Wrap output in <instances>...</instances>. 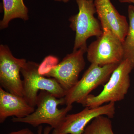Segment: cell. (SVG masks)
<instances>
[{"label": "cell", "mask_w": 134, "mask_h": 134, "mask_svg": "<svg viewBox=\"0 0 134 134\" xmlns=\"http://www.w3.org/2000/svg\"><path fill=\"white\" fill-rule=\"evenodd\" d=\"M63 104H65L64 97L58 98L48 92L41 91L36 100L37 109L26 117H13L12 121L13 122L25 123L34 127L47 124L55 129L61 124L73 107L72 105H68L62 109L58 108V106Z\"/></svg>", "instance_id": "1"}, {"label": "cell", "mask_w": 134, "mask_h": 134, "mask_svg": "<svg viewBox=\"0 0 134 134\" xmlns=\"http://www.w3.org/2000/svg\"><path fill=\"white\" fill-rule=\"evenodd\" d=\"M134 68V62L123 59L113 72L110 79L98 95H88L80 104L85 107L94 108L110 102L124 99L130 86V74Z\"/></svg>", "instance_id": "2"}, {"label": "cell", "mask_w": 134, "mask_h": 134, "mask_svg": "<svg viewBox=\"0 0 134 134\" xmlns=\"http://www.w3.org/2000/svg\"><path fill=\"white\" fill-rule=\"evenodd\" d=\"M39 66L36 62H27L21 70L23 77V97L34 108L40 90L48 92L58 98L64 97L67 93L55 79L40 74Z\"/></svg>", "instance_id": "3"}, {"label": "cell", "mask_w": 134, "mask_h": 134, "mask_svg": "<svg viewBox=\"0 0 134 134\" xmlns=\"http://www.w3.org/2000/svg\"><path fill=\"white\" fill-rule=\"evenodd\" d=\"M78 5L79 12L70 18V28L75 32L73 51L87 46L86 41L92 36L99 37L103 30L94 16L96 9L93 0H75Z\"/></svg>", "instance_id": "4"}, {"label": "cell", "mask_w": 134, "mask_h": 134, "mask_svg": "<svg viewBox=\"0 0 134 134\" xmlns=\"http://www.w3.org/2000/svg\"><path fill=\"white\" fill-rule=\"evenodd\" d=\"M87 48L85 46L73 51L58 64H52L39 72L44 76L55 79L67 92L79 81V75L85 67L83 55Z\"/></svg>", "instance_id": "5"}, {"label": "cell", "mask_w": 134, "mask_h": 134, "mask_svg": "<svg viewBox=\"0 0 134 134\" xmlns=\"http://www.w3.org/2000/svg\"><path fill=\"white\" fill-rule=\"evenodd\" d=\"M103 30V34L87 48V59L101 66L119 64L124 59L123 43L108 28Z\"/></svg>", "instance_id": "6"}, {"label": "cell", "mask_w": 134, "mask_h": 134, "mask_svg": "<svg viewBox=\"0 0 134 134\" xmlns=\"http://www.w3.org/2000/svg\"><path fill=\"white\" fill-rule=\"evenodd\" d=\"M118 65L110 64L101 66L91 64L81 79L67 92L64 97L65 104L72 105L75 103L80 104L93 90L108 81Z\"/></svg>", "instance_id": "7"}, {"label": "cell", "mask_w": 134, "mask_h": 134, "mask_svg": "<svg viewBox=\"0 0 134 134\" xmlns=\"http://www.w3.org/2000/svg\"><path fill=\"white\" fill-rule=\"evenodd\" d=\"M26 62L25 59L15 58L7 46L1 44V87L12 94L23 97V84L20 73Z\"/></svg>", "instance_id": "8"}, {"label": "cell", "mask_w": 134, "mask_h": 134, "mask_svg": "<svg viewBox=\"0 0 134 134\" xmlns=\"http://www.w3.org/2000/svg\"><path fill=\"white\" fill-rule=\"evenodd\" d=\"M115 110L114 102L94 108L85 107L80 112L67 114L59 126L53 129L52 134H83L91 120L101 115L112 118Z\"/></svg>", "instance_id": "9"}, {"label": "cell", "mask_w": 134, "mask_h": 134, "mask_svg": "<svg viewBox=\"0 0 134 134\" xmlns=\"http://www.w3.org/2000/svg\"><path fill=\"white\" fill-rule=\"evenodd\" d=\"M94 3L102 30L108 28L123 43L129 27L126 17L120 14L110 0H94Z\"/></svg>", "instance_id": "10"}, {"label": "cell", "mask_w": 134, "mask_h": 134, "mask_svg": "<svg viewBox=\"0 0 134 134\" xmlns=\"http://www.w3.org/2000/svg\"><path fill=\"white\" fill-rule=\"evenodd\" d=\"M35 110L23 97L12 94L0 87V123H3L10 117H26Z\"/></svg>", "instance_id": "11"}, {"label": "cell", "mask_w": 134, "mask_h": 134, "mask_svg": "<svg viewBox=\"0 0 134 134\" xmlns=\"http://www.w3.org/2000/svg\"><path fill=\"white\" fill-rule=\"evenodd\" d=\"M2 5L4 14L0 22L1 30L7 28L12 19L20 18L24 21L29 19V10L24 0H2Z\"/></svg>", "instance_id": "12"}, {"label": "cell", "mask_w": 134, "mask_h": 134, "mask_svg": "<svg viewBox=\"0 0 134 134\" xmlns=\"http://www.w3.org/2000/svg\"><path fill=\"white\" fill-rule=\"evenodd\" d=\"M105 115H99L92 120L85 128L83 134H114L111 121Z\"/></svg>", "instance_id": "13"}, {"label": "cell", "mask_w": 134, "mask_h": 134, "mask_svg": "<svg viewBox=\"0 0 134 134\" xmlns=\"http://www.w3.org/2000/svg\"><path fill=\"white\" fill-rule=\"evenodd\" d=\"M129 27L123 43L124 59L129 58L134 62V7L129 5L128 9Z\"/></svg>", "instance_id": "14"}, {"label": "cell", "mask_w": 134, "mask_h": 134, "mask_svg": "<svg viewBox=\"0 0 134 134\" xmlns=\"http://www.w3.org/2000/svg\"><path fill=\"white\" fill-rule=\"evenodd\" d=\"M52 129H53L52 127L48 126L44 129L43 132V127L42 126H40L38 127L37 134H50V132Z\"/></svg>", "instance_id": "15"}, {"label": "cell", "mask_w": 134, "mask_h": 134, "mask_svg": "<svg viewBox=\"0 0 134 134\" xmlns=\"http://www.w3.org/2000/svg\"><path fill=\"white\" fill-rule=\"evenodd\" d=\"M8 134H34L31 130L29 128H24L18 131H14Z\"/></svg>", "instance_id": "16"}, {"label": "cell", "mask_w": 134, "mask_h": 134, "mask_svg": "<svg viewBox=\"0 0 134 134\" xmlns=\"http://www.w3.org/2000/svg\"><path fill=\"white\" fill-rule=\"evenodd\" d=\"M120 2L121 3H131L132 0H119Z\"/></svg>", "instance_id": "17"}, {"label": "cell", "mask_w": 134, "mask_h": 134, "mask_svg": "<svg viewBox=\"0 0 134 134\" xmlns=\"http://www.w3.org/2000/svg\"><path fill=\"white\" fill-rule=\"evenodd\" d=\"M55 1L63 2L64 3H67L69 1V0H54Z\"/></svg>", "instance_id": "18"}, {"label": "cell", "mask_w": 134, "mask_h": 134, "mask_svg": "<svg viewBox=\"0 0 134 134\" xmlns=\"http://www.w3.org/2000/svg\"><path fill=\"white\" fill-rule=\"evenodd\" d=\"M131 3H133V6L134 7V0H132V2H131Z\"/></svg>", "instance_id": "19"}, {"label": "cell", "mask_w": 134, "mask_h": 134, "mask_svg": "<svg viewBox=\"0 0 134 134\" xmlns=\"http://www.w3.org/2000/svg\"><path fill=\"white\" fill-rule=\"evenodd\" d=\"M133 134H134V133H133Z\"/></svg>", "instance_id": "20"}]
</instances>
